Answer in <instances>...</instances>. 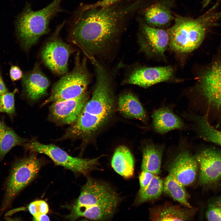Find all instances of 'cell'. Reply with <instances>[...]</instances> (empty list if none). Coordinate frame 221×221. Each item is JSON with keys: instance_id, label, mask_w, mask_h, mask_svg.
Masks as SVG:
<instances>
[{"instance_id": "1", "label": "cell", "mask_w": 221, "mask_h": 221, "mask_svg": "<svg viewBox=\"0 0 221 221\" xmlns=\"http://www.w3.org/2000/svg\"><path fill=\"white\" fill-rule=\"evenodd\" d=\"M142 3V0L125 1L92 8L81 5L71 21L69 39L86 57L103 54L118 41Z\"/></svg>"}, {"instance_id": "2", "label": "cell", "mask_w": 221, "mask_h": 221, "mask_svg": "<svg viewBox=\"0 0 221 221\" xmlns=\"http://www.w3.org/2000/svg\"><path fill=\"white\" fill-rule=\"evenodd\" d=\"M91 62L96 76L91 97L84 106L76 121L67 130L63 139L89 135L101 127L112 112L114 98L110 77L96 59H92Z\"/></svg>"}, {"instance_id": "3", "label": "cell", "mask_w": 221, "mask_h": 221, "mask_svg": "<svg viewBox=\"0 0 221 221\" xmlns=\"http://www.w3.org/2000/svg\"><path fill=\"white\" fill-rule=\"evenodd\" d=\"M119 201L118 194L108 185L88 178L82 188L72 217L107 220L113 216Z\"/></svg>"}, {"instance_id": "4", "label": "cell", "mask_w": 221, "mask_h": 221, "mask_svg": "<svg viewBox=\"0 0 221 221\" xmlns=\"http://www.w3.org/2000/svg\"><path fill=\"white\" fill-rule=\"evenodd\" d=\"M216 4L196 19L177 15L174 25L167 29L169 46L177 52L188 53L197 48L203 42L207 29L221 17L216 11Z\"/></svg>"}, {"instance_id": "5", "label": "cell", "mask_w": 221, "mask_h": 221, "mask_svg": "<svg viewBox=\"0 0 221 221\" xmlns=\"http://www.w3.org/2000/svg\"><path fill=\"white\" fill-rule=\"evenodd\" d=\"M63 0H53L44 8L36 11L33 10L30 3H26L15 22L17 37L25 49H29L49 32L52 19L59 13L64 11L61 7Z\"/></svg>"}, {"instance_id": "6", "label": "cell", "mask_w": 221, "mask_h": 221, "mask_svg": "<svg viewBox=\"0 0 221 221\" xmlns=\"http://www.w3.org/2000/svg\"><path fill=\"white\" fill-rule=\"evenodd\" d=\"M75 64L72 70L65 74L54 84L50 96L43 105L75 98L85 92L91 81L87 58L81 60L78 52L75 56Z\"/></svg>"}, {"instance_id": "7", "label": "cell", "mask_w": 221, "mask_h": 221, "mask_svg": "<svg viewBox=\"0 0 221 221\" xmlns=\"http://www.w3.org/2000/svg\"><path fill=\"white\" fill-rule=\"evenodd\" d=\"M40 165L34 155L20 160L15 164L7 182L2 211L8 207L16 195L34 178L39 171Z\"/></svg>"}, {"instance_id": "8", "label": "cell", "mask_w": 221, "mask_h": 221, "mask_svg": "<svg viewBox=\"0 0 221 221\" xmlns=\"http://www.w3.org/2000/svg\"><path fill=\"white\" fill-rule=\"evenodd\" d=\"M65 22L58 25L43 47L41 53L45 64L53 73L63 75L68 72L69 57L73 52L71 46L60 36Z\"/></svg>"}, {"instance_id": "9", "label": "cell", "mask_w": 221, "mask_h": 221, "mask_svg": "<svg viewBox=\"0 0 221 221\" xmlns=\"http://www.w3.org/2000/svg\"><path fill=\"white\" fill-rule=\"evenodd\" d=\"M25 146L28 150L46 155L57 165L76 173L86 174L98 165V158L90 159L74 157L52 144H44L34 141L25 144Z\"/></svg>"}, {"instance_id": "10", "label": "cell", "mask_w": 221, "mask_h": 221, "mask_svg": "<svg viewBox=\"0 0 221 221\" xmlns=\"http://www.w3.org/2000/svg\"><path fill=\"white\" fill-rule=\"evenodd\" d=\"M141 51L151 56H164L169 44L167 30L142 24L138 36Z\"/></svg>"}, {"instance_id": "11", "label": "cell", "mask_w": 221, "mask_h": 221, "mask_svg": "<svg viewBox=\"0 0 221 221\" xmlns=\"http://www.w3.org/2000/svg\"><path fill=\"white\" fill-rule=\"evenodd\" d=\"M195 156L199 168L200 184L211 185L221 180V151L206 148L200 151Z\"/></svg>"}, {"instance_id": "12", "label": "cell", "mask_w": 221, "mask_h": 221, "mask_svg": "<svg viewBox=\"0 0 221 221\" xmlns=\"http://www.w3.org/2000/svg\"><path fill=\"white\" fill-rule=\"evenodd\" d=\"M198 169L195 155L188 150L182 148L169 164L168 171L169 174L185 186L191 185L195 181Z\"/></svg>"}, {"instance_id": "13", "label": "cell", "mask_w": 221, "mask_h": 221, "mask_svg": "<svg viewBox=\"0 0 221 221\" xmlns=\"http://www.w3.org/2000/svg\"><path fill=\"white\" fill-rule=\"evenodd\" d=\"M199 85L200 93L207 102L221 109V60L213 62L204 72Z\"/></svg>"}, {"instance_id": "14", "label": "cell", "mask_w": 221, "mask_h": 221, "mask_svg": "<svg viewBox=\"0 0 221 221\" xmlns=\"http://www.w3.org/2000/svg\"><path fill=\"white\" fill-rule=\"evenodd\" d=\"M88 97L85 92L75 98L53 102L49 108L50 118L61 124H72L79 117Z\"/></svg>"}, {"instance_id": "15", "label": "cell", "mask_w": 221, "mask_h": 221, "mask_svg": "<svg viewBox=\"0 0 221 221\" xmlns=\"http://www.w3.org/2000/svg\"><path fill=\"white\" fill-rule=\"evenodd\" d=\"M173 69L169 66L139 68L128 75L125 83L147 88L169 80L173 76Z\"/></svg>"}, {"instance_id": "16", "label": "cell", "mask_w": 221, "mask_h": 221, "mask_svg": "<svg viewBox=\"0 0 221 221\" xmlns=\"http://www.w3.org/2000/svg\"><path fill=\"white\" fill-rule=\"evenodd\" d=\"M22 83L27 97L31 100H36L46 95L50 82L36 63L32 70L23 75Z\"/></svg>"}, {"instance_id": "17", "label": "cell", "mask_w": 221, "mask_h": 221, "mask_svg": "<svg viewBox=\"0 0 221 221\" xmlns=\"http://www.w3.org/2000/svg\"><path fill=\"white\" fill-rule=\"evenodd\" d=\"M152 118L153 128L160 134H164L174 130L184 129L186 127L181 119L167 107L155 110Z\"/></svg>"}, {"instance_id": "18", "label": "cell", "mask_w": 221, "mask_h": 221, "mask_svg": "<svg viewBox=\"0 0 221 221\" xmlns=\"http://www.w3.org/2000/svg\"><path fill=\"white\" fill-rule=\"evenodd\" d=\"M170 2L161 1L146 8L144 16L145 23L152 27L160 28L169 24L174 19Z\"/></svg>"}, {"instance_id": "19", "label": "cell", "mask_w": 221, "mask_h": 221, "mask_svg": "<svg viewBox=\"0 0 221 221\" xmlns=\"http://www.w3.org/2000/svg\"><path fill=\"white\" fill-rule=\"evenodd\" d=\"M193 211L192 208L164 204L151 209L150 218L153 220H188L191 219Z\"/></svg>"}, {"instance_id": "20", "label": "cell", "mask_w": 221, "mask_h": 221, "mask_svg": "<svg viewBox=\"0 0 221 221\" xmlns=\"http://www.w3.org/2000/svg\"><path fill=\"white\" fill-rule=\"evenodd\" d=\"M164 148L162 144H156L150 141L146 143L142 149V170H146L155 175L159 174Z\"/></svg>"}, {"instance_id": "21", "label": "cell", "mask_w": 221, "mask_h": 221, "mask_svg": "<svg viewBox=\"0 0 221 221\" xmlns=\"http://www.w3.org/2000/svg\"><path fill=\"white\" fill-rule=\"evenodd\" d=\"M134 161L133 157L126 147L121 145L115 151L111 160L114 170L125 178L132 177L134 172Z\"/></svg>"}, {"instance_id": "22", "label": "cell", "mask_w": 221, "mask_h": 221, "mask_svg": "<svg viewBox=\"0 0 221 221\" xmlns=\"http://www.w3.org/2000/svg\"><path fill=\"white\" fill-rule=\"evenodd\" d=\"M183 116L194 123L195 128L201 138L221 147V131L215 129L210 124L206 115L200 116L187 113H184Z\"/></svg>"}, {"instance_id": "23", "label": "cell", "mask_w": 221, "mask_h": 221, "mask_svg": "<svg viewBox=\"0 0 221 221\" xmlns=\"http://www.w3.org/2000/svg\"><path fill=\"white\" fill-rule=\"evenodd\" d=\"M118 105L120 111L127 117L147 121L145 112L138 98L130 93L123 94L119 97Z\"/></svg>"}, {"instance_id": "24", "label": "cell", "mask_w": 221, "mask_h": 221, "mask_svg": "<svg viewBox=\"0 0 221 221\" xmlns=\"http://www.w3.org/2000/svg\"><path fill=\"white\" fill-rule=\"evenodd\" d=\"M184 187L169 173L164 182L163 191L184 207L192 208L188 201L189 194Z\"/></svg>"}, {"instance_id": "25", "label": "cell", "mask_w": 221, "mask_h": 221, "mask_svg": "<svg viewBox=\"0 0 221 221\" xmlns=\"http://www.w3.org/2000/svg\"><path fill=\"white\" fill-rule=\"evenodd\" d=\"M26 142V139L20 137L2 122L0 126V162L13 147Z\"/></svg>"}, {"instance_id": "26", "label": "cell", "mask_w": 221, "mask_h": 221, "mask_svg": "<svg viewBox=\"0 0 221 221\" xmlns=\"http://www.w3.org/2000/svg\"><path fill=\"white\" fill-rule=\"evenodd\" d=\"M164 184L161 179L155 175L151 181L145 188H140L136 202L141 204L157 198L162 194Z\"/></svg>"}, {"instance_id": "27", "label": "cell", "mask_w": 221, "mask_h": 221, "mask_svg": "<svg viewBox=\"0 0 221 221\" xmlns=\"http://www.w3.org/2000/svg\"><path fill=\"white\" fill-rule=\"evenodd\" d=\"M17 91L15 89L12 92H7L0 95V112L7 113L11 117L15 113L14 97Z\"/></svg>"}, {"instance_id": "28", "label": "cell", "mask_w": 221, "mask_h": 221, "mask_svg": "<svg viewBox=\"0 0 221 221\" xmlns=\"http://www.w3.org/2000/svg\"><path fill=\"white\" fill-rule=\"evenodd\" d=\"M205 216L208 221H221V195L209 202Z\"/></svg>"}, {"instance_id": "29", "label": "cell", "mask_w": 221, "mask_h": 221, "mask_svg": "<svg viewBox=\"0 0 221 221\" xmlns=\"http://www.w3.org/2000/svg\"><path fill=\"white\" fill-rule=\"evenodd\" d=\"M29 212L33 217L47 213L49 211L48 204L43 200H38L31 203L28 207Z\"/></svg>"}, {"instance_id": "30", "label": "cell", "mask_w": 221, "mask_h": 221, "mask_svg": "<svg viewBox=\"0 0 221 221\" xmlns=\"http://www.w3.org/2000/svg\"><path fill=\"white\" fill-rule=\"evenodd\" d=\"M139 176L140 188L146 187L150 183L155 174L149 171L142 170Z\"/></svg>"}, {"instance_id": "31", "label": "cell", "mask_w": 221, "mask_h": 221, "mask_svg": "<svg viewBox=\"0 0 221 221\" xmlns=\"http://www.w3.org/2000/svg\"><path fill=\"white\" fill-rule=\"evenodd\" d=\"M10 77L13 81H17L22 78L23 75L21 69L17 66L13 65L10 69Z\"/></svg>"}, {"instance_id": "32", "label": "cell", "mask_w": 221, "mask_h": 221, "mask_svg": "<svg viewBox=\"0 0 221 221\" xmlns=\"http://www.w3.org/2000/svg\"><path fill=\"white\" fill-rule=\"evenodd\" d=\"M7 91V88L4 82L0 71V95Z\"/></svg>"}, {"instance_id": "33", "label": "cell", "mask_w": 221, "mask_h": 221, "mask_svg": "<svg viewBox=\"0 0 221 221\" xmlns=\"http://www.w3.org/2000/svg\"><path fill=\"white\" fill-rule=\"evenodd\" d=\"M46 214H42L37 216L33 217V220L35 221H49V218Z\"/></svg>"}, {"instance_id": "34", "label": "cell", "mask_w": 221, "mask_h": 221, "mask_svg": "<svg viewBox=\"0 0 221 221\" xmlns=\"http://www.w3.org/2000/svg\"><path fill=\"white\" fill-rule=\"evenodd\" d=\"M213 0H204L202 2V8H204Z\"/></svg>"}, {"instance_id": "35", "label": "cell", "mask_w": 221, "mask_h": 221, "mask_svg": "<svg viewBox=\"0 0 221 221\" xmlns=\"http://www.w3.org/2000/svg\"><path fill=\"white\" fill-rule=\"evenodd\" d=\"M112 1L114 2H119L124 1H130L131 0H112Z\"/></svg>"}, {"instance_id": "36", "label": "cell", "mask_w": 221, "mask_h": 221, "mask_svg": "<svg viewBox=\"0 0 221 221\" xmlns=\"http://www.w3.org/2000/svg\"><path fill=\"white\" fill-rule=\"evenodd\" d=\"M1 122H0V126H1Z\"/></svg>"}]
</instances>
